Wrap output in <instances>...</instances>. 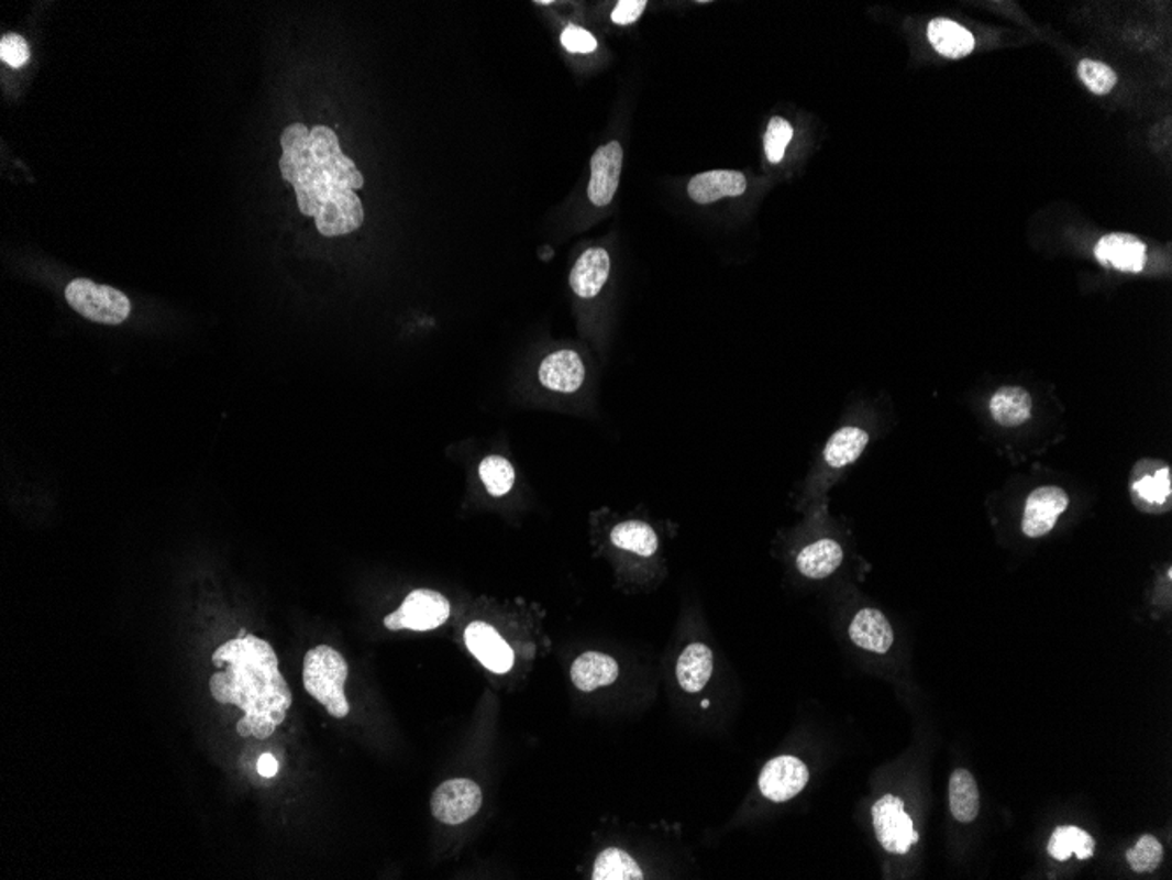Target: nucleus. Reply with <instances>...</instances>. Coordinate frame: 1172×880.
Listing matches in <instances>:
<instances>
[{
	"mask_svg": "<svg viewBox=\"0 0 1172 880\" xmlns=\"http://www.w3.org/2000/svg\"><path fill=\"white\" fill-rule=\"evenodd\" d=\"M611 271V258L604 249H590L583 253L571 271V287L582 299H591L602 290Z\"/></svg>",
	"mask_w": 1172,
	"mask_h": 880,
	"instance_id": "dca6fc26",
	"label": "nucleus"
},
{
	"mask_svg": "<svg viewBox=\"0 0 1172 880\" xmlns=\"http://www.w3.org/2000/svg\"><path fill=\"white\" fill-rule=\"evenodd\" d=\"M951 814L960 823H973L980 814V789L971 771L959 768L950 779Z\"/></svg>",
	"mask_w": 1172,
	"mask_h": 880,
	"instance_id": "5701e85b",
	"label": "nucleus"
},
{
	"mask_svg": "<svg viewBox=\"0 0 1172 880\" xmlns=\"http://www.w3.org/2000/svg\"><path fill=\"white\" fill-rule=\"evenodd\" d=\"M1095 257L1103 266L1139 273L1147 262V246L1130 234L1104 235L1095 246Z\"/></svg>",
	"mask_w": 1172,
	"mask_h": 880,
	"instance_id": "2eb2a0df",
	"label": "nucleus"
},
{
	"mask_svg": "<svg viewBox=\"0 0 1172 880\" xmlns=\"http://www.w3.org/2000/svg\"><path fill=\"white\" fill-rule=\"evenodd\" d=\"M930 44L942 57L962 58L973 52L974 37L964 26L947 18H936L927 29Z\"/></svg>",
	"mask_w": 1172,
	"mask_h": 880,
	"instance_id": "412c9836",
	"label": "nucleus"
},
{
	"mask_svg": "<svg viewBox=\"0 0 1172 880\" xmlns=\"http://www.w3.org/2000/svg\"><path fill=\"white\" fill-rule=\"evenodd\" d=\"M1164 858V847L1153 835H1142L1138 844L1127 853V861L1134 872L1150 873L1159 868Z\"/></svg>",
	"mask_w": 1172,
	"mask_h": 880,
	"instance_id": "c85d7f7f",
	"label": "nucleus"
},
{
	"mask_svg": "<svg viewBox=\"0 0 1172 880\" xmlns=\"http://www.w3.org/2000/svg\"><path fill=\"white\" fill-rule=\"evenodd\" d=\"M1077 75L1082 78L1090 92L1095 96H1106L1115 88L1118 76L1112 67L1095 61H1082L1077 66Z\"/></svg>",
	"mask_w": 1172,
	"mask_h": 880,
	"instance_id": "c756f323",
	"label": "nucleus"
},
{
	"mask_svg": "<svg viewBox=\"0 0 1172 880\" xmlns=\"http://www.w3.org/2000/svg\"><path fill=\"white\" fill-rule=\"evenodd\" d=\"M688 196L697 205H711L723 197H738L747 193V178L738 170H708L695 175L688 182Z\"/></svg>",
	"mask_w": 1172,
	"mask_h": 880,
	"instance_id": "4468645a",
	"label": "nucleus"
},
{
	"mask_svg": "<svg viewBox=\"0 0 1172 880\" xmlns=\"http://www.w3.org/2000/svg\"><path fill=\"white\" fill-rule=\"evenodd\" d=\"M644 873L635 859L626 850L606 849L597 856L591 879L594 880H641Z\"/></svg>",
	"mask_w": 1172,
	"mask_h": 880,
	"instance_id": "bb28decb",
	"label": "nucleus"
},
{
	"mask_svg": "<svg viewBox=\"0 0 1172 880\" xmlns=\"http://www.w3.org/2000/svg\"><path fill=\"white\" fill-rule=\"evenodd\" d=\"M535 4L550 6V4H552V0H538V2H535Z\"/></svg>",
	"mask_w": 1172,
	"mask_h": 880,
	"instance_id": "c9c22d12",
	"label": "nucleus"
},
{
	"mask_svg": "<svg viewBox=\"0 0 1172 880\" xmlns=\"http://www.w3.org/2000/svg\"><path fill=\"white\" fill-rule=\"evenodd\" d=\"M479 479L491 496L502 497L515 485L517 473L508 459L502 455H488L479 464Z\"/></svg>",
	"mask_w": 1172,
	"mask_h": 880,
	"instance_id": "cd10ccee",
	"label": "nucleus"
},
{
	"mask_svg": "<svg viewBox=\"0 0 1172 880\" xmlns=\"http://www.w3.org/2000/svg\"><path fill=\"white\" fill-rule=\"evenodd\" d=\"M1069 496L1064 488L1055 485L1039 487L1027 497L1025 503L1021 531L1025 537L1041 538L1055 528L1060 515L1068 510Z\"/></svg>",
	"mask_w": 1172,
	"mask_h": 880,
	"instance_id": "1a4fd4ad",
	"label": "nucleus"
},
{
	"mask_svg": "<svg viewBox=\"0 0 1172 880\" xmlns=\"http://www.w3.org/2000/svg\"><path fill=\"white\" fill-rule=\"evenodd\" d=\"M1048 853L1057 861H1068L1073 855L1080 859H1088L1094 856L1095 840L1090 833L1077 826H1060L1048 842Z\"/></svg>",
	"mask_w": 1172,
	"mask_h": 880,
	"instance_id": "393cba45",
	"label": "nucleus"
},
{
	"mask_svg": "<svg viewBox=\"0 0 1172 880\" xmlns=\"http://www.w3.org/2000/svg\"><path fill=\"white\" fill-rule=\"evenodd\" d=\"M794 138V129L790 123L786 122L785 118H773L769 122L767 132H765L764 146L765 155H767L769 162L777 164L785 157V150Z\"/></svg>",
	"mask_w": 1172,
	"mask_h": 880,
	"instance_id": "7c9ffc66",
	"label": "nucleus"
},
{
	"mask_svg": "<svg viewBox=\"0 0 1172 880\" xmlns=\"http://www.w3.org/2000/svg\"><path fill=\"white\" fill-rule=\"evenodd\" d=\"M0 58L13 69H20V67L25 66L29 58H31V48H29L25 37L18 34H5L0 40Z\"/></svg>",
	"mask_w": 1172,
	"mask_h": 880,
	"instance_id": "2f4dec72",
	"label": "nucleus"
},
{
	"mask_svg": "<svg viewBox=\"0 0 1172 880\" xmlns=\"http://www.w3.org/2000/svg\"><path fill=\"white\" fill-rule=\"evenodd\" d=\"M623 148L618 141L604 144L591 157V178L588 184V197L595 206H608L615 199L620 185Z\"/></svg>",
	"mask_w": 1172,
	"mask_h": 880,
	"instance_id": "f8f14e48",
	"label": "nucleus"
},
{
	"mask_svg": "<svg viewBox=\"0 0 1172 880\" xmlns=\"http://www.w3.org/2000/svg\"><path fill=\"white\" fill-rule=\"evenodd\" d=\"M450 614L452 606L446 596L430 588H417L409 593L399 610L385 617V626L391 631H432L443 626L450 619Z\"/></svg>",
	"mask_w": 1172,
	"mask_h": 880,
	"instance_id": "39448f33",
	"label": "nucleus"
},
{
	"mask_svg": "<svg viewBox=\"0 0 1172 880\" xmlns=\"http://www.w3.org/2000/svg\"><path fill=\"white\" fill-rule=\"evenodd\" d=\"M561 43L571 53H591L597 50V40L582 26L570 25L562 32Z\"/></svg>",
	"mask_w": 1172,
	"mask_h": 880,
	"instance_id": "473e14b6",
	"label": "nucleus"
},
{
	"mask_svg": "<svg viewBox=\"0 0 1172 880\" xmlns=\"http://www.w3.org/2000/svg\"><path fill=\"white\" fill-rule=\"evenodd\" d=\"M213 664L225 670L211 675L209 691L218 703L244 712L235 726L240 737H273L294 703L273 647L255 635L235 637L214 650Z\"/></svg>",
	"mask_w": 1172,
	"mask_h": 880,
	"instance_id": "f03ea898",
	"label": "nucleus"
},
{
	"mask_svg": "<svg viewBox=\"0 0 1172 880\" xmlns=\"http://www.w3.org/2000/svg\"><path fill=\"white\" fill-rule=\"evenodd\" d=\"M66 299L81 317L104 326L125 322L132 310L125 294L87 278L73 279L66 287Z\"/></svg>",
	"mask_w": 1172,
	"mask_h": 880,
	"instance_id": "20e7f679",
	"label": "nucleus"
},
{
	"mask_svg": "<svg viewBox=\"0 0 1172 880\" xmlns=\"http://www.w3.org/2000/svg\"><path fill=\"white\" fill-rule=\"evenodd\" d=\"M279 143L283 179L296 190L300 213L313 217L318 232L338 238L361 229L365 215L356 190L364 188V175L344 155L331 127L309 131L305 123H291Z\"/></svg>",
	"mask_w": 1172,
	"mask_h": 880,
	"instance_id": "f257e3e1",
	"label": "nucleus"
},
{
	"mask_svg": "<svg viewBox=\"0 0 1172 880\" xmlns=\"http://www.w3.org/2000/svg\"><path fill=\"white\" fill-rule=\"evenodd\" d=\"M992 417L1003 428H1018L1032 415V397L1021 387H1003L991 402Z\"/></svg>",
	"mask_w": 1172,
	"mask_h": 880,
	"instance_id": "aec40b11",
	"label": "nucleus"
},
{
	"mask_svg": "<svg viewBox=\"0 0 1172 880\" xmlns=\"http://www.w3.org/2000/svg\"><path fill=\"white\" fill-rule=\"evenodd\" d=\"M809 770L794 756H777L765 765L759 777L760 793L774 803H785L808 785Z\"/></svg>",
	"mask_w": 1172,
	"mask_h": 880,
	"instance_id": "6e6552de",
	"label": "nucleus"
},
{
	"mask_svg": "<svg viewBox=\"0 0 1172 880\" xmlns=\"http://www.w3.org/2000/svg\"><path fill=\"white\" fill-rule=\"evenodd\" d=\"M585 364L573 350H559L548 355L539 367L541 384L562 394L576 393L585 382Z\"/></svg>",
	"mask_w": 1172,
	"mask_h": 880,
	"instance_id": "ddd939ff",
	"label": "nucleus"
},
{
	"mask_svg": "<svg viewBox=\"0 0 1172 880\" xmlns=\"http://www.w3.org/2000/svg\"><path fill=\"white\" fill-rule=\"evenodd\" d=\"M618 673V662L602 652H585L571 667V680L583 693H591L595 689L615 684Z\"/></svg>",
	"mask_w": 1172,
	"mask_h": 880,
	"instance_id": "6ab92c4d",
	"label": "nucleus"
},
{
	"mask_svg": "<svg viewBox=\"0 0 1172 880\" xmlns=\"http://www.w3.org/2000/svg\"><path fill=\"white\" fill-rule=\"evenodd\" d=\"M712 650L700 641H694L683 649L676 662L677 684L686 693H700L712 675Z\"/></svg>",
	"mask_w": 1172,
	"mask_h": 880,
	"instance_id": "a211bd4d",
	"label": "nucleus"
},
{
	"mask_svg": "<svg viewBox=\"0 0 1172 880\" xmlns=\"http://www.w3.org/2000/svg\"><path fill=\"white\" fill-rule=\"evenodd\" d=\"M482 805V788L469 779L446 780L435 789L430 800L435 820L447 826H458L469 821L478 814Z\"/></svg>",
	"mask_w": 1172,
	"mask_h": 880,
	"instance_id": "0eeeda50",
	"label": "nucleus"
},
{
	"mask_svg": "<svg viewBox=\"0 0 1172 880\" xmlns=\"http://www.w3.org/2000/svg\"><path fill=\"white\" fill-rule=\"evenodd\" d=\"M244 637H248V632L244 631V629H241V631L237 632V638H244Z\"/></svg>",
	"mask_w": 1172,
	"mask_h": 880,
	"instance_id": "e433bc0d",
	"label": "nucleus"
},
{
	"mask_svg": "<svg viewBox=\"0 0 1172 880\" xmlns=\"http://www.w3.org/2000/svg\"><path fill=\"white\" fill-rule=\"evenodd\" d=\"M612 546L650 558L659 550V537L652 526L641 520H629L615 526L611 531Z\"/></svg>",
	"mask_w": 1172,
	"mask_h": 880,
	"instance_id": "a878e982",
	"label": "nucleus"
},
{
	"mask_svg": "<svg viewBox=\"0 0 1172 880\" xmlns=\"http://www.w3.org/2000/svg\"><path fill=\"white\" fill-rule=\"evenodd\" d=\"M850 638L860 649L885 654L894 646V629L882 612L864 608L851 620Z\"/></svg>",
	"mask_w": 1172,
	"mask_h": 880,
	"instance_id": "f3484780",
	"label": "nucleus"
},
{
	"mask_svg": "<svg viewBox=\"0 0 1172 880\" xmlns=\"http://www.w3.org/2000/svg\"><path fill=\"white\" fill-rule=\"evenodd\" d=\"M464 640L471 654L478 659L483 667L499 675L511 670L515 652L490 624L482 620L469 624L465 629Z\"/></svg>",
	"mask_w": 1172,
	"mask_h": 880,
	"instance_id": "9d476101",
	"label": "nucleus"
},
{
	"mask_svg": "<svg viewBox=\"0 0 1172 880\" xmlns=\"http://www.w3.org/2000/svg\"><path fill=\"white\" fill-rule=\"evenodd\" d=\"M869 443V435L860 428H842L832 435L823 450L827 464L836 470L850 466L862 455Z\"/></svg>",
	"mask_w": 1172,
	"mask_h": 880,
	"instance_id": "b1692460",
	"label": "nucleus"
},
{
	"mask_svg": "<svg viewBox=\"0 0 1172 880\" xmlns=\"http://www.w3.org/2000/svg\"><path fill=\"white\" fill-rule=\"evenodd\" d=\"M1130 493L1139 508H1162L1172 494L1171 468L1165 462L1141 461L1136 464L1130 480Z\"/></svg>",
	"mask_w": 1172,
	"mask_h": 880,
	"instance_id": "9b49d317",
	"label": "nucleus"
},
{
	"mask_svg": "<svg viewBox=\"0 0 1172 880\" xmlns=\"http://www.w3.org/2000/svg\"><path fill=\"white\" fill-rule=\"evenodd\" d=\"M842 549L838 541L818 540L806 547L797 558V568L804 576L812 580L827 579L842 562Z\"/></svg>",
	"mask_w": 1172,
	"mask_h": 880,
	"instance_id": "4be33fe9",
	"label": "nucleus"
},
{
	"mask_svg": "<svg viewBox=\"0 0 1172 880\" xmlns=\"http://www.w3.org/2000/svg\"><path fill=\"white\" fill-rule=\"evenodd\" d=\"M346 659L329 646H318L308 650L302 668V680L309 696H313L334 719H344L350 714L344 684H346Z\"/></svg>",
	"mask_w": 1172,
	"mask_h": 880,
	"instance_id": "7ed1b4c3",
	"label": "nucleus"
},
{
	"mask_svg": "<svg viewBox=\"0 0 1172 880\" xmlns=\"http://www.w3.org/2000/svg\"><path fill=\"white\" fill-rule=\"evenodd\" d=\"M256 770H258V773H261L262 777H267V779L278 776V759L274 758L273 755H262L261 759H258V765H256Z\"/></svg>",
	"mask_w": 1172,
	"mask_h": 880,
	"instance_id": "f704fd0d",
	"label": "nucleus"
},
{
	"mask_svg": "<svg viewBox=\"0 0 1172 880\" xmlns=\"http://www.w3.org/2000/svg\"><path fill=\"white\" fill-rule=\"evenodd\" d=\"M646 6V0H620L615 11H612L611 20L617 25H629V23L638 22Z\"/></svg>",
	"mask_w": 1172,
	"mask_h": 880,
	"instance_id": "72a5a7b5",
	"label": "nucleus"
},
{
	"mask_svg": "<svg viewBox=\"0 0 1172 880\" xmlns=\"http://www.w3.org/2000/svg\"><path fill=\"white\" fill-rule=\"evenodd\" d=\"M873 824L877 842L892 855H906L918 840L911 817L904 811L903 800L895 794H885L874 803Z\"/></svg>",
	"mask_w": 1172,
	"mask_h": 880,
	"instance_id": "423d86ee",
	"label": "nucleus"
}]
</instances>
